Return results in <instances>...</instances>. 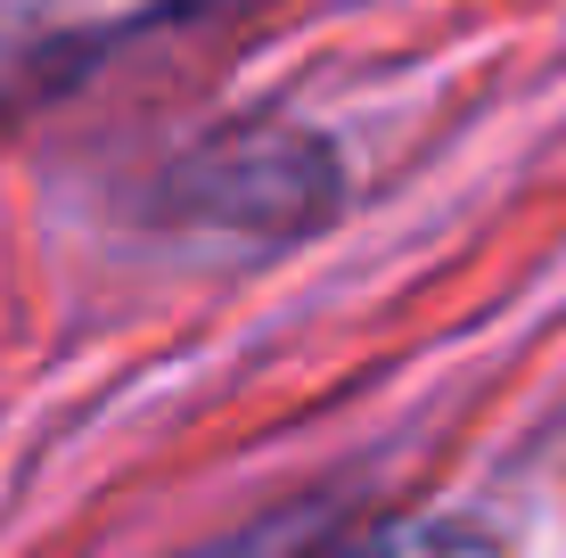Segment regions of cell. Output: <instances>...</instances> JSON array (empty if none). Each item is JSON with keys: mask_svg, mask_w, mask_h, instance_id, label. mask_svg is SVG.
I'll use <instances>...</instances> for the list:
<instances>
[{"mask_svg": "<svg viewBox=\"0 0 566 558\" xmlns=\"http://www.w3.org/2000/svg\"><path fill=\"white\" fill-rule=\"evenodd\" d=\"M337 206H345L337 140L312 124H280V115L206 131L172 165H156L140 189V222L213 230V239H247V246L312 239L321 222H337Z\"/></svg>", "mask_w": 566, "mask_h": 558, "instance_id": "1", "label": "cell"}, {"mask_svg": "<svg viewBox=\"0 0 566 558\" xmlns=\"http://www.w3.org/2000/svg\"><path fill=\"white\" fill-rule=\"evenodd\" d=\"M287 534H304L296 526V509H280L271 526H255V534H230V543H206V550H189V558H263L271 543H287Z\"/></svg>", "mask_w": 566, "mask_h": 558, "instance_id": "2", "label": "cell"}]
</instances>
